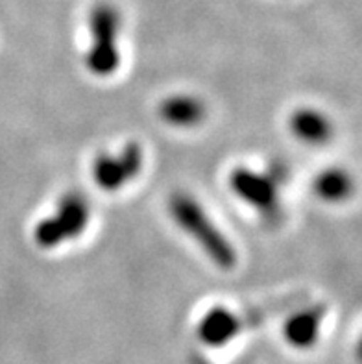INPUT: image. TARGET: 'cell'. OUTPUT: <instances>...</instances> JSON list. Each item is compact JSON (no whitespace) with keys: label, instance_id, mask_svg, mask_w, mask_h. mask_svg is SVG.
Masks as SVG:
<instances>
[{"label":"cell","instance_id":"obj_1","mask_svg":"<svg viewBox=\"0 0 362 364\" xmlns=\"http://www.w3.org/2000/svg\"><path fill=\"white\" fill-rule=\"evenodd\" d=\"M170 213L185 233L196 240L213 263L222 270H231L237 263V252L222 231L207 217V213L193 196L178 193L170 198Z\"/></svg>","mask_w":362,"mask_h":364},{"label":"cell","instance_id":"obj_2","mask_svg":"<svg viewBox=\"0 0 362 364\" xmlns=\"http://www.w3.org/2000/svg\"><path fill=\"white\" fill-rule=\"evenodd\" d=\"M91 218V209L80 193H67L58 202V211L54 217L43 218L33 230V239L37 246L52 250L63 245L65 240H74L82 235Z\"/></svg>","mask_w":362,"mask_h":364},{"label":"cell","instance_id":"obj_3","mask_svg":"<svg viewBox=\"0 0 362 364\" xmlns=\"http://www.w3.org/2000/svg\"><path fill=\"white\" fill-rule=\"evenodd\" d=\"M91 36L92 45L85 55V65L95 76L106 78L119 69L120 54L117 46L120 17L113 6L98 4L91 11Z\"/></svg>","mask_w":362,"mask_h":364},{"label":"cell","instance_id":"obj_4","mask_svg":"<svg viewBox=\"0 0 362 364\" xmlns=\"http://www.w3.org/2000/svg\"><path fill=\"white\" fill-rule=\"evenodd\" d=\"M144 165L141 144L128 143L119 156L102 154L92 163V180L102 191L115 193L139 176Z\"/></svg>","mask_w":362,"mask_h":364},{"label":"cell","instance_id":"obj_5","mask_svg":"<svg viewBox=\"0 0 362 364\" xmlns=\"http://www.w3.org/2000/svg\"><path fill=\"white\" fill-rule=\"evenodd\" d=\"M230 185L231 191L252 208L262 213H274L277 209V183L270 176L239 166L231 172Z\"/></svg>","mask_w":362,"mask_h":364},{"label":"cell","instance_id":"obj_6","mask_svg":"<svg viewBox=\"0 0 362 364\" xmlns=\"http://www.w3.org/2000/svg\"><path fill=\"white\" fill-rule=\"evenodd\" d=\"M243 329V320L225 307H213L198 322L196 337L207 348H222L230 344Z\"/></svg>","mask_w":362,"mask_h":364},{"label":"cell","instance_id":"obj_7","mask_svg":"<svg viewBox=\"0 0 362 364\" xmlns=\"http://www.w3.org/2000/svg\"><path fill=\"white\" fill-rule=\"evenodd\" d=\"M326 316L324 305H314L309 309L292 314L283 326V337L287 344L296 350H309L320 338V328Z\"/></svg>","mask_w":362,"mask_h":364},{"label":"cell","instance_id":"obj_8","mask_svg":"<svg viewBox=\"0 0 362 364\" xmlns=\"http://www.w3.org/2000/svg\"><path fill=\"white\" fill-rule=\"evenodd\" d=\"M161 119L176 128H193L206 119L207 109L200 98L191 95H174L161 102Z\"/></svg>","mask_w":362,"mask_h":364},{"label":"cell","instance_id":"obj_9","mask_svg":"<svg viewBox=\"0 0 362 364\" xmlns=\"http://www.w3.org/2000/svg\"><path fill=\"white\" fill-rule=\"evenodd\" d=\"M290 129L302 143L320 146L333 137V124L321 111L299 107L290 117Z\"/></svg>","mask_w":362,"mask_h":364},{"label":"cell","instance_id":"obj_10","mask_svg":"<svg viewBox=\"0 0 362 364\" xmlns=\"http://www.w3.org/2000/svg\"><path fill=\"white\" fill-rule=\"evenodd\" d=\"M312 189L324 202H344L353 191V181L348 172H344L342 168H327L316 176Z\"/></svg>","mask_w":362,"mask_h":364}]
</instances>
